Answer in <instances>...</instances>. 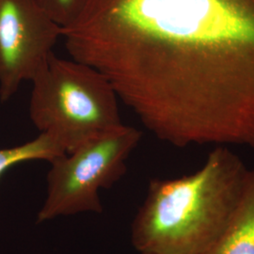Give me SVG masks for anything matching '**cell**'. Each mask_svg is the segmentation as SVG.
Segmentation results:
<instances>
[{"instance_id":"1","label":"cell","mask_w":254,"mask_h":254,"mask_svg":"<svg viewBox=\"0 0 254 254\" xmlns=\"http://www.w3.org/2000/svg\"><path fill=\"white\" fill-rule=\"evenodd\" d=\"M64 44L160 140L254 149V0H102Z\"/></svg>"},{"instance_id":"9","label":"cell","mask_w":254,"mask_h":254,"mask_svg":"<svg viewBox=\"0 0 254 254\" xmlns=\"http://www.w3.org/2000/svg\"><path fill=\"white\" fill-rule=\"evenodd\" d=\"M137 254H142V253H138Z\"/></svg>"},{"instance_id":"7","label":"cell","mask_w":254,"mask_h":254,"mask_svg":"<svg viewBox=\"0 0 254 254\" xmlns=\"http://www.w3.org/2000/svg\"><path fill=\"white\" fill-rule=\"evenodd\" d=\"M66 154L64 148L54 138L40 133L36 138L22 145L0 149V177L10 167L32 160H45L49 163Z\"/></svg>"},{"instance_id":"3","label":"cell","mask_w":254,"mask_h":254,"mask_svg":"<svg viewBox=\"0 0 254 254\" xmlns=\"http://www.w3.org/2000/svg\"><path fill=\"white\" fill-rule=\"evenodd\" d=\"M31 83L30 120L66 153L123 125L117 92L90 65L53 53Z\"/></svg>"},{"instance_id":"5","label":"cell","mask_w":254,"mask_h":254,"mask_svg":"<svg viewBox=\"0 0 254 254\" xmlns=\"http://www.w3.org/2000/svg\"><path fill=\"white\" fill-rule=\"evenodd\" d=\"M62 28L37 0H0L1 102L46 67Z\"/></svg>"},{"instance_id":"8","label":"cell","mask_w":254,"mask_h":254,"mask_svg":"<svg viewBox=\"0 0 254 254\" xmlns=\"http://www.w3.org/2000/svg\"><path fill=\"white\" fill-rule=\"evenodd\" d=\"M60 27H68L81 15L89 0H37Z\"/></svg>"},{"instance_id":"6","label":"cell","mask_w":254,"mask_h":254,"mask_svg":"<svg viewBox=\"0 0 254 254\" xmlns=\"http://www.w3.org/2000/svg\"><path fill=\"white\" fill-rule=\"evenodd\" d=\"M201 254H254V169L249 171L235 217L222 236Z\"/></svg>"},{"instance_id":"2","label":"cell","mask_w":254,"mask_h":254,"mask_svg":"<svg viewBox=\"0 0 254 254\" xmlns=\"http://www.w3.org/2000/svg\"><path fill=\"white\" fill-rule=\"evenodd\" d=\"M249 171L237 154L218 146L196 173L152 180L131 225L137 253L203 254L235 217Z\"/></svg>"},{"instance_id":"4","label":"cell","mask_w":254,"mask_h":254,"mask_svg":"<svg viewBox=\"0 0 254 254\" xmlns=\"http://www.w3.org/2000/svg\"><path fill=\"white\" fill-rule=\"evenodd\" d=\"M135 127L121 125L56 158L46 176V197L37 223L80 213L103 212L99 190L127 173V161L141 139Z\"/></svg>"}]
</instances>
